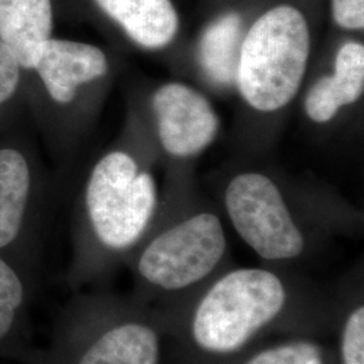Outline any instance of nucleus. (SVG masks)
Returning a JSON list of instances; mask_svg holds the SVG:
<instances>
[{
	"instance_id": "f257e3e1",
	"label": "nucleus",
	"mask_w": 364,
	"mask_h": 364,
	"mask_svg": "<svg viewBox=\"0 0 364 364\" xmlns=\"http://www.w3.org/2000/svg\"><path fill=\"white\" fill-rule=\"evenodd\" d=\"M311 57V31L299 9L281 4L246 30L235 88L254 111L272 114L299 93Z\"/></svg>"
},
{
	"instance_id": "f03ea898",
	"label": "nucleus",
	"mask_w": 364,
	"mask_h": 364,
	"mask_svg": "<svg viewBox=\"0 0 364 364\" xmlns=\"http://www.w3.org/2000/svg\"><path fill=\"white\" fill-rule=\"evenodd\" d=\"M287 305V287L267 269L242 267L218 278L192 312L189 335L198 351L230 356L272 326Z\"/></svg>"
},
{
	"instance_id": "7ed1b4c3",
	"label": "nucleus",
	"mask_w": 364,
	"mask_h": 364,
	"mask_svg": "<svg viewBox=\"0 0 364 364\" xmlns=\"http://www.w3.org/2000/svg\"><path fill=\"white\" fill-rule=\"evenodd\" d=\"M92 230L109 250L132 247L154 219L158 207L156 178L134 156L115 150L92 170L85 189Z\"/></svg>"
},
{
	"instance_id": "20e7f679",
	"label": "nucleus",
	"mask_w": 364,
	"mask_h": 364,
	"mask_svg": "<svg viewBox=\"0 0 364 364\" xmlns=\"http://www.w3.org/2000/svg\"><path fill=\"white\" fill-rule=\"evenodd\" d=\"M227 248L220 219L212 212H200L153 237L136 269L144 282L156 290H188L218 269Z\"/></svg>"
},
{
	"instance_id": "39448f33",
	"label": "nucleus",
	"mask_w": 364,
	"mask_h": 364,
	"mask_svg": "<svg viewBox=\"0 0 364 364\" xmlns=\"http://www.w3.org/2000/svg\"><path fill=\"white\" fill-rule=\"evenodd\" d=\"M224 207L236 234L262 259L287 262L306 242L278 185L266 174L245 171L227 185Z\"/></svg>"
},
{
	"instance_id": "423d86ee",
	"label": "nucleus",
	"mask_w": 364,
	"mask_h": 364,
	"mask_svg": "<svg viewBox=\"0 0 364 364\" xmlns=\"http://www.w3.org/2000/svg\"><path fill=\"white\" fill-rule=\"evenodd\" d=\"M151 109L158 141L174 158L201 154L220 130V119L208 97L180 81L158 87L151 96Z\"/></svg>"
},
{
	"instance_id": "0eeeda50",
	"label": "nucleus",
	"mask_w": 364,
	"mask_h": 364,
	"mask_svg": "<svg viewBox=\"0 0 364 364\" xmlns=\"http://www.w3.org/2000/svg\"><path fill=\"white\" fill-rule=\"evenodd\" d=\"M42 80L46 91L58 105H69L80 87L109 72L105 53L91 43L49 38L36 57L33 69Z\"/></svg>"
},
{
	"instance_id": "6e6552de",
	"label": "nucleus",
	"mask_w": 364,
	"mask_h": 364,
	"mask_svg": "<svg viewBox=\"0 0 364 364\" xmlns=\"http://www.w3.org/2000/svg\"><path fill=\"white\" fill-rule=\"evenodd\" d=\"M363 92V43L348 41L336 53L333 72L317 78L308 88L304 111L313 123H329L344 107L355 105Z\"/></svg>"
},
{
	"instance_id": "1a4fd4ad",
	"label": "nucleus",
	"mask_w": 364,
	"mask_h": 364,
	"mask_svg": "<svg viewBox=\"0 0 364 364\" xmlns=\"http://www.w3.org/2000/svg\"><path fill=\"white\" fill-rule=\"evenodd\" d=\"M139 48L159 50L174 41L180 21L171 0H96Z\"/></svg>"
},
{
	"instance_id": "9d476101",
	"label": "nucleus",
	"mask_w": 364,
	"mask_h": 364,
	"mask_svg": "<svg viewBox=\"0 0 364 364\" xmlns=\"http://www.w3.org/2000/svg\"><path fill=\"white\" fill-rule=\"evenodd\" d=\"M50 0H0V41L31 70L41 45L52 38Z\"/></svg>"
},
{
	"instance_id": "9b49d317",
	"label": "nucleus",
	"mask_w": 364,
	"mask_h": 364,
	"mask_svg": "<svg viewBox=\"0 0 364 364\" xmlns=\"http://www.w3.org/2000/svg\"><path fill=\"white\" fill-rule=\"evenodd\" d=\"M245 34V21L237 13L220 15L204 28L197 43V63L213 85L235 87Z\"/></svg>"
},
{
	"instance_id": "f8f14e48",
	"label": "nucleus",
	"mask_w": 364,
	"mask_h": 364,
	"mask_svg": "<svg viewBox=\"0 0 364 364\" xmlns=\"http://www.w3.org/2000/svg\"><path fill=\"white\" fill-rule=\"evenodd\" d=\"M159 356L156 329L144 321H126L96 338L77 364H159Z\"/></svg>"
},
{
	"instance_id": "ddd939ff",
	"label": "nucleus",
	"mask_w": 364,
	"mask_h": 364,
	"mask_svg": "<svg viewBox=\"0 0 364 364\" xmlns=\"http://www.w3.org/2000/svg\"><path fill=\"white\" fill-rule=\"evenodd\" d=\"M31 186L26 158L15 149H0V248L21 232Z\"/></svg>"
},
{
	"instance_id": "4468645a",
	"label": "nucleus",
	"mask_w": 364,
	"mask_h": 364,
	"mask_svg": "<svg viewBox=\"0 0 364 364\" xmlns=\"http://www.w3.org/2000/svg\"><path fill=\"white\" fill-rule=\"evenodd\" d=\"M243 364H326L324 350L311 340H291L263 348Z\"/></svg>"
},
{
	"instance_id": "2eb2a0df",
	"label": "nucleus",
	"mask_w": 364,
	"mask_h": 364,
	"mask_svg": "<svg viewBox=\"0 0 364 364\" xmlns=\"http://www.w3.org/2000/svg\"><path fill=\"white\" fill-rule=\"evenodd\" d=\"M23 296L25 290L19 275L0 258V341L10 333Z\"/></svg>"
},
{
	"instance_id": "dca6fc26",
	"label": "nucleus",
	"mask_w": 364,
	"mask_h": 364,
	"mask_svg": "<svg viewBox=\"0 0 364 364\" xmlns=\"http://www.w3.org/2000/svg\"><path fill=\"white\" fill-rule=\"evenodd\" d=\"M341 364H364V308L356 305L346 317L340 338Z\"/></svg>"
},
{
	"instance_id": "f3484780",
	"label": "nucleus",
	"mask_w": 364,
	"mask_h": 364,
	"mask_svg": "<svg viewBox=\"0 0 364 364\" xmlns=\"http://www.w3.org/2000/svg\"><path fill=\"white\" fill-rule=\"evenodd\" d=\"M22 69L13 50L0 41V105L13 97L21 81Z\"/></svg>"
},
{
	"instance_id": "a211bd4d",
	"label": "nucleus",
	"mask_w": 364,
	"mask_h": 364,
	"mask_svg": "<svg viewBox=\"0 0 364 364\" xmlns=\"http://www.w3.org/2000/svg\"><path fill=\"white\" fill-rule=\"evenodd\" d=\"M332 16L344 30H363L364 0H332Z\"/></svg>"
}]
</instances>
